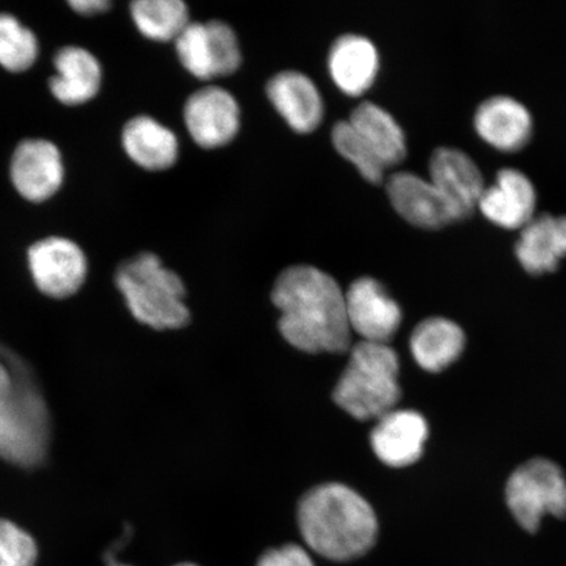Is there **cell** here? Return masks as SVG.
Masks as SVG:
<instances>
[{
    "label": "cell",
    "instance_id": "cell-1",
    "mask_svg": "<svg viewBox=\"0 0 566 566\" xmlns=\"http://www.w3.org/2000/svg\"><path fill=\"white\" fill-rule=\"evenodd\" d=\"M272 301L281 313V334L294 348L313 354L350 349L345 293L328 273L311 265L290 266L275 281Z\"/></svg>",
    "mask_w": 566,
    "mask_h": 566
},
{
    "label": "cell",
    "instance_id": "cell-2",
    "mask_svg": "<svg viewBox=\"0 0 566 566\" xmlns=\"http://www.w3.org/2000/svg\"><path fill=\"white\" fill-rule=\"evenodd\" d=\"M298 523L307 546L335 562L365 555L378 535L377 516L369 502L338 483L318 485L304 494Z\"/></svg>",
    "mask_w": 566,
    "mask_h": 566
},
{
    "label": "cell",
    "instance_id": "cell-3",
    "mask_svg": "<svg viewBox=\"0 0 566 566\" xmlns=\"http://www.w3.org/2000/svg\"><path fill=\"white\" fill-rule=\"evenodd\" d=\"M10 367L12 391L0 405V459L33 469L44 462L51 441L48 407L32 373L17 356L0 348Z\"/></svg>",
    "mask_w": 566,
    "mask_h": 566
},
{
    "label": "cell",
    "instance_id": "cell-4",
    "mask_svg": "<svg viewBox=\"0 0 566 566\" xmlns=\"http://www.w3.org/2000/svg\"><path fill=\"white\" fill-rule=\"evenodd\" d=\"M116 285L127 308L142 324L154 329H179L190 321L186 286L157 254L142 252L117 268Z\"/></svg>",
    "mask_w": 566,
    "mask_h": 566
},
{
    "label": "cell",
    "instance_id": "cell-5",
    "mask_svg": "<svg viewBox=\"0 0 566 566\" xmlns=\"http://www.w3.org/2000/svg\"><path fill=\"white\" fill-rule=\"evenodd\" d=\"M399 357L388 344L360 342L335 387L334 400L359 421L379 420L400 400Z\"/></svg>",
    "mask_w": 566,
    "mask_h": 566
},
{
    "label": "cell",
    "instance_id": "cell-6",
    "mask_svg": "<svg viewBox=\"0 0 566 566\" xmlns=\"http://www.w3.org/2000/svg\"><path fill=\"white\" fill-rule=\"evenodd\" d=\"M509 509L528 533H536L544 515L566 516V479L557 464L533 459L513 472L506 485Z\"/></svg>",
    "mask_w": 566,
    "mask_h": 566
},
{
    "label": "cell",
    "instance_id": "cell-7",
    "mask_svg": "<svg viewBox=\"0 0 566 566\" xmlns=\"http://www.w3.org/2000/svg\"><path fill=\"white\" fill-rule=\"evenodd\" d=\"M175 46L181 65L197 80L229 76L242 65L238 35L222 20L190 21Z\"/></svg>",
    "mask_w": 566,
    "mask_h": 566
},
{
    "label": "cell",
    "instance_id": "cell-8",
    "mask_svg": "<svg viewBox=\"0 0 566 566\" xmlns=\"http://www.w3.org/2000/svg\"><path fill=\"white\" fill-rule=\"evenodd\" d=\"M28 266L42 294L66 300L80 292L87 277L86 254L73 240L49 237L30 247Z\"/></svg>",
    "mask_w": 566,
    "mask_h": 566
},
{
    "label": "cell",
    "instance_id": "cell-9",
    "mask_svg": "<svg viewBox=\"0 0 566 566\" xmlns=\"http://www.w3.org/2000/svg\"><path fill=\"white\" fill-rule=\"evenodd\" d=\"M387 195L396 212L416 228L438 230L465 219L433 182L412 172L389 176Z\"/></svg>",
    "mask_w": 566,
    "mask_h": 566
},
{
    "label": "cell",
    "instance_id": "cell-10",
    "mask_svg": "<svg viewBox=\"0 0 566 566\" xmlns=\"http://www.w3.org/2000/svg\"><path fill=\"white\" fill-rule=\"evenodd\" d=\"M184 122L202 148L229 145L240 129V106L231 92L207 86L193 92L184 106Z\"/></svg>",
    "mask_w": 566,
    "mask_h": 566
},
{
    "label": "cell",
    "instance_id": "cell-11",
    "mask_svg": "<svg viewBox=\"0 0 566 566\" xmlns=\"http://www.w3.org/2000/svg\"><path fill=\"white\" fill-rule=\"evenodd\" d=\"M10 175L17 192L27 201H48L65 180L60 148L46 139L20 142L12 155Z\"/></svg>",
    "mask_w": 566,
    "mask_h": 566
},
{
    "label": "cell",
    "instance_id": "cell-12",
    "mask_svg": "<svg viewBox=\"0 0 566 566\" xmlns=\"http://www.w3.org/2000/svg\"><path fill=\"white\" fill-rule=\"evenodd\" d=\"M349 327L363 342L387 344L398 332L401 310L377 280L354 281L345 293Z\"/></svg>",
    "mask_w": 566,
    "mask_h": 566
},
{
    "label": "cell",
    "instance_id": "cell-13",
    "mask_svg": "<svg viewBox=\"0 0 566 566\" xmlns=\"http://www.w3.org/2000/svg\"><path fill=\"white\" fill-rule=\"evenodd\" d=\"M536 189L528 177L514 168H504L480 197L478 209L501 229L522 230L535 218Z\"/></svg>",
    "mask_w": 566,
    "mask_h": 566
},
{
    "label": "cell",
    "instance_id": "cell-14",
    "mask_svg": "<svg viewBox=\"0 0 566 566\" xmlns=\"http://www.w3.org/2000/svg\"><path fill=\"white\" fill-rule=\"evenodd\" d=\"M428 436V423L420 413L394 409L375 424L371 448L380 462L401 469L421 458Z\"/></svg>",
    "mask_w": 566,
    "mask_h": 566
},
{
    "label": "cell",
    "instance_id": "cell-15",
    "mask_svg": "<svg viewBox=\"0 0 566 566\" xmlns=\"http://www.w3.org/2000/svg\"><path fill=\"white\" fill-rule=\"evenodd\" d=\"M266 95L293 130L313 133L324 117V102L316 84L300 71L286 70L266 84Z\"/></svg>",
    "mask_w": 566,
    "mask_h": 566
},
{
    "label": "cell",
    "instance_id": "cell-16",
    "mask_svg": "<svg viewBox=\"0 0 566 566\" xmlns=\"http://www.w3.org/2000/svg\"><path fill=\"white\" fill-rule=\"evenodd\" d=\"M429 176V180L455 205L465 219L478 209L486 186L483 174L470 155L458 148H437L430 158Z\"/></svg>",
    "mask_w": 566,
    "mask_h": 566
},
{
    "label": "cell",
    "instance_id": "cell-17",
    "mask_svg": "<svg viewBox=\"0 0 566 566\" xmlns=\"http://www.w3.org/2000/svg\"><path fill=\"white\" fill-rule=\"evenodd\" d=\"M479 137L504 153H515L533 137L534 123L525 105L511 96H493L479 105L473 118Z\"/></svg>",
    "mask_w": 566,
    "mask_h": 566
},
{
    "label": "cell",
    "instance_id": "cell-18",
    "mask_svg": "<svg viewBox=\"0 0 566 566\" xmlns=\"http://www.w3.org/2000/svg\"><path fill=\"white\" fill-rule=\"evenodd\" d=\"M328 69L332 81L345 95H364L379 73L378 49L365 35L344 34L331 48Z\"/></svg>",
    "mask_w": 566,
    "mask_h": 566
},
{
    "label": "cell",
    "instance_id": "cell-19",
    "mask_svg": "<svg viewBox=\"0 0 566 566\" xmlns=\"http://www.w3.org/2000/svg\"><path fill=\"white\" fill-rule=\"evenodd\" d=\"M56 75L49 90L63 105L86 104L95 98L103 83V69L96 56L81 46H65L54 55Z\"/></svg>",
    "mask_w": 566,
    "mask_h": 566
},
{
    "label": "cell",
    "instance_id": "cell-20",
    "mask_svg": "<svg viewBox=\"0 0 566 566\" xmlns=\"http://www.w3.org/2000/svg\"><path fill=\"white\" fill-rule=\"evenodd\" d=\"M515 256L530 274L555 272L566 258V216L531 219L516 240Z\"/></svg>",
    "mask_w": 566,
    "mask_h": 566
},
{
    "label": "cell",
    "instance_id": "cell-21",
    "mask_svg": "<svg viewBox=\"0 0 566 566\" xmlns=\"http://www.w3.org/2000/svg\"><path fill=\"white\" fill-rule=\"evenodd\" d=\"M122 140L127 157L147 171H165L179 159L176 134L150 116H137L127 122Z\"/></svg>",
    "mask_w": 566,
    "mask_h": 566
},
{
    "label": "cell",
    "instance_id": "cell-22",
    "mask_svg": "<svg viewBox=\"0 0 566 566\" xmlns=\"http://www.w3.org/2000/svg\"><path fill=\"white\" fill-rule=\"evenodd\" d=\"M465 337L462 328L443 317L427 318L410 337V352L423 370L440 373L462 354Z\"/></svg>",
    "mask_w": 566,
    "mask_h": 566
},
{
    "label": "cell",
    "instance_id": "cell-23",
    "mask_svg": "<svg viewBox=\"0 0 566 566\" xmlns=\"http://www.w3.org/2000/svg\"><path fill=\"white\" fill-rule=\"evenodd\" d=\"M350 125L366 140L386 168L400 165L407 157V139L391 113L380 105L364 102L352 112Z\"/></svg>",
    "mask_w": 566,
    "mask_h": 566
},
{
    "label": "cell",
    "instance_id": "cell-24",
    "mask_svg": "<svg viewBox=\"0 0 566 566\" xmlns=\"http://www.w3.org/2000/svg\"><path fill=\"white\" fill-rule=\"evenodd\" d=\"M130 13L138 31L153 41H175L190 23L188 6L181 0H136Z\"/></svg>",
    "mask_w": 566,
    "mask_h": 566
},
{
    "label": "cell",
    "instance_id": "cell-25",
    "mask_svg": "<svg viewBox=\"0 0 566 566\" xmlns=\"http://www.w3.org/2000/svg\"><path fill=\"white\" fill-rule=\"evenodd\" d=\"M39 56L35 34L10 13H0V66L10 73H24Z\"/></svg>",
    "mask_w": 566,
    "mask_h": 566
},
{
    "label": "cell",
    "instance_id": "cell-26",
    "mask_svg": "<svg viewBox=\"0 0 566 566\" xmlns=\"http://www.w3.org/2000/svg\"><path fill=\"white\" fill-rule=\"evenodd\" d=\"M332 142L339 155L356 167L366 181L380 184L386 166L349 122H339L332 129Z\"/></svg>",
    "mask_w": 566,
    "mask_h": 566
},
{
    "label": "cell",
    "instance_id": "cell-27",
    "mask_svg": "<svg viewBox=\"0 0 566 566\" xmlns=\"http://www.w3.org/2000/svg\"><path fill=\"white\" fill-rule=\"evenodd\" d=\"M39 551L32 535L7 520H0V566H34Z\"/></svg>",
    "mask_w": 566,
    "mask_h": 566
},
{
    "label": "cell",
    "instance_id": "cell-28",
    "mask_svg": "<svg viewBox=\"0 0 566 566\" xmlns=\"http://www.w3.org/2000/svg\"><path fill=\"white\" fill-rule=\"evenodd\" d=\"M258 566H315L310 555L296 544H287L277 549L268 551L261 556Z\"/></svg>",
    "mask_w": 566,
    "mask_h": 566
},
{
    "label": "cell",
    "instance_id": "cell-29",
    "mask_svg": "<svg viewBox=\"0 0 566 566\" xmlns=\"http://www.w3.org/2000/svg\"><path fill=\"white\" fill-rule=\"evenodd\" d=\"M69 6L83 17H95L108 12L112 3L108 0H70Z\"/></svg>",
    "mask_w": 566,
    "mask_h": 566
},
{
    "label": "cell",
    "instance_id": "cell-30",
    "mask_svg": "<svg viewBox=\"0 0 566 566\" xmlns=\"http://www.w3.org/2000/svg\"><path fill=\"white\" fill-rule=\"evenodd\" d=\"M13 379L10 367L0 358V405L9 398L12 391Z\"/></svg>",
    "mask_w": 566,
    "mask_h": 566
},
{
    "label": "cell",
    "instance_id": "cell-31",
    "mask_svg": "<svg viewBox=\"0 0 566 566\" xmlns=\"http://www.w3.org/2000/svg\"><path fill=\"white\" fill-rule=\"evenodd\" d=\"M106 566H130V565H125V564H122V563H113V564H109V565H106Z\"/></svg>",
    "mask_w": 566,
    "mask_h": 566
},
{
    "label": "cell",
    "instance_id": "cell-32",
    "mask_svg": "<svg viewBox=\"0 0 566 566\" xmlns=\"http://www.w3.org/2000/svg\"><path fill=\"white\" fill-rule=\"evenodd\" d=\"M176 566H197V565H193V564H180V565H176Z\"/></svg>",
    "mask_w": 566,
    "mask_h": 566
}]
</instances>
